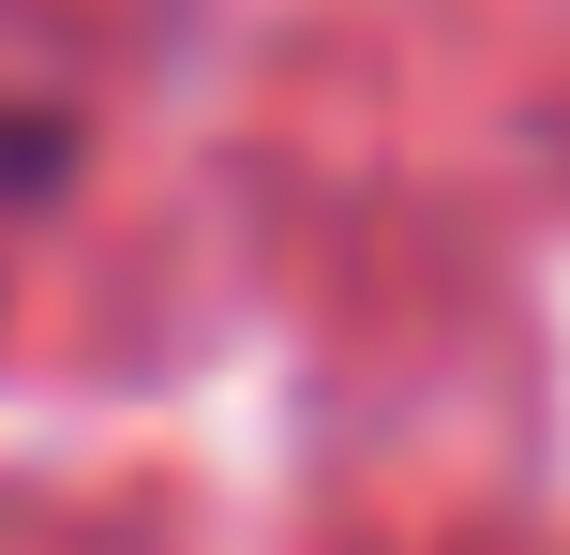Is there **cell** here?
Masks as SVG:
<instances>
[{"mask_svg":"<svg viewBox=\"0 0 570 555\" xmlns=\"http://www.w3.org/2000/svg\"><path fill=\"white\" fill-rule=\"evenodd\" d=\"M30 180H60V120L0 106V196H30Z\"/></svg>","mask_w":570,"mask_h":555,"instance_id":"6da1fadb","label":"cell"}]
</instances>
